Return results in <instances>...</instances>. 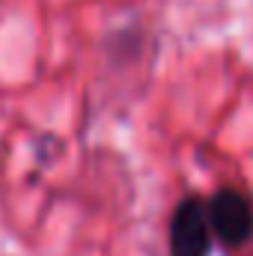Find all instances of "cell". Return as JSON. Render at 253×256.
I'll list each match as a JSON object with an SVG mask.
<instances>
[{
    "label": "cell",
    "instance_id": "obj_2",
    "mask_svg": "<svg viewBox=\"0 0 253 256\" xmlns=\"http://www.w3.org/2000/svg\"><path fill=\"white\" fill-rule=\"evenodd\" d=\"M208 224L220 244L238 248L253 238V202L238 188H220L208 200Z\"/></svg>",
    "mask_w": 253,
    "mask_h": 256
},
{
    "label": "cell",
    "instance_id": "obj_1",
    "mask_svg": "<svg viewBox=\"0 0 253 256\" xmlns=\"http://www.w3.org/2000/svg\"><path fill=\"white\" fill-rule=\"evenodd\" d=\"M170 256H208L214 232L208 224V206L202 196H185L170 214Z\"/></svg>",
    "mask_w": 253,
    "mask_h": 256
}]
</instances>
